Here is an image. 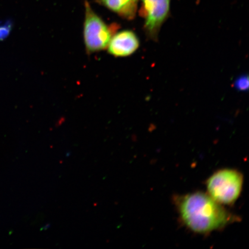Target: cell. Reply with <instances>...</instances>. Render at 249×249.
I'll list each match as a JSON object with an SVG mask.
<instances>
[{"label": "cell", "instance_id": "cell-3", "mask_svg": "<svg viewBox=\"0 0 249 249\" xmlns=\"http://www.w3.org/2000/svg\"><path fill=\"white\" fill-rule=\"evenodd\" d=\"M85 5L83 36L87 53L104 51L116 32L117 24H107L93 10L88 1H86Z\"/></svg>", "mask_w": 249, "mask_h": 249}, {"label": "cell", "instance_id": "cell-4", "mask_svg": "<svg viewBox=\"0 0 249 249\" xmlns=\"http://www.w3.org/2000/svg\"><path fill=\"white\" fill-rule=\"evenodd\" d=\"M140 13L145 18L144 27L152 38L157 36L161 25L169 17L171 0H141Z\"/></svg>", "mask_w": 249, "mask_h": 249}, {"label": "cell", "instance_id": "cell-7", "mask_svg": "<svg viewBox=\"0 0 249 249\" xmlns=\"http://www.w3.org/2000/svg\"><path fill=\"white\" fill-rule=\"evenodd\" d=\"M14 23L11 20L0 21V40H4L8 38L10 34Z\"/></svg>", "mask_w": 249, "mask_h": 249}, {"label": "cell", "instance_id": "cell-2", "mask_svg": "<svg viewBox=\"0 0 249 249\" xmlns=\"http://www.w3.org/2000/svg\"><path fill=\"white\" fill-rule=\"evenodd\" d=\"M244 177L239 171L230 169L216 171L207 181V194L222 205H231L241 194Z\"/></svg>", "mask_w": 249, "mask_h": 249}, {"label": "cell", "instance_id": "cell-1", "mask_svg": "<svg viewBox=\"0 0 249 249\" xmlns=\"http://www.w3.org/2000/svg\"><path fill=\"white\" fill-rule=\"evenodd\" d=\"M176 203L180 221L191 231L199 234L222 230L237 218L202 192L179 196Z\"/></svg>", "mask_w": 249, "mask_h": 249}, {"label": "cell", "instance_id": "cell-6", "mask_svg": "<svg viewBox=\"0 0 249 249\" xmlns=\"http://www.w3.org/2000/svg\"><path fill=\"white\" fill-rule=\"evenodd\" d=\"M96 2L125 19L135 18L139 0H96Z\"/></svg>", "mask_w": 249, "mask_h": 249}, {"label": "cell", "instance_id": "cell-8", "mask_svg": "<svg viewBox=\"0 0 249 249\" xmlns=\"http://www.w3.org/2000/svg\"><path fill=\"white\" fill-rule=\"evenodd\" d=\"M249 76L247 74H242L236 79L234 82V87L239 91L244 92L249 89Z\"/></svg>", "mask_w": 249, "mask_h": 249}, {"label": "cell", "instance_id": "cell-5", "mask_svg": "<svg viewBox=\"0 0 249 249\" xmlns=\"http://www.w3.org/2000/svg\"><path fill=\"white\" fill-rule=\"evenodd\" d=\"M140 42L136 34L130 30L115 33L107 46L108 53L117 57L132 55L139 48Z\"/></svg>", "mask_w": 249, "mask_h": 249}]
</instances>
